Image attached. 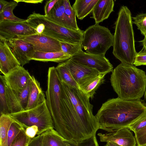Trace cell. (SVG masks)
Segmentation results:
<instances>
[{"label": "cell", "mask_w": 146, "mask_h": 146, "mask_svg": "<svg viewBox=\"0 0 146 146\" xmlns=\"http://www.w3.org/2000/svg\"><path fill=\"white\" fill-rule=\"evenodd\" d=\"M58 0H50L46 1L44 6V15L47 16Z\"/></svg>", "instance_id": "obj_41"}, {"label": "cell", "mask_w": 146, "mask_h": 146, "mask_svg": "<svg viewBox=\"0 0 146 146\" xmlns=\"http://www.w3.org/2000/svg\"><path fill=\"white\" fill-rule=\"evenodd\" d=\"M60 43L62 50L72 57L83 51L81 43H73L62 41H60Z\"/></svg>", "instance_id": "obj_28"}, {"label": "cell", "mask_w": 146, "mask_h": 146, "mask_svg": "<svg viewBox=\"0 0 146 146\" xmlns=\"http://www.w3.org/2000/svg\"><path fill=\"white\" fill-rule=\"evenodd\" d=\"M3 76L6 85L14 91L18 92L27 86L31 76L27 70L20 66Z\"/></svg>", "instance_id": "obj_13"}, {"label": "cell", "mask_w": 146, "mask_h": 146, "mask_svg": "<svg viewBox=\"0 0 146 146\" xmlns=\"http://www.w3.org/2000/svg\"><path fill=\"white\" fill-rule=\"evenodd\" d=\"M141 42L143 48L142 50L146 52V36H145L144 38L139 41Z\"/></svg>", "instance_id": "obj_44"}, {"label": "cell", "mask_w": 146, "mask_h": 146, "mask_svg": "<svg viewBox=\"0 0 146 146\" xmlns=\"http://www.w3.org/2000/svg\"><path fill=\"white\" fill-rule=\"evenodd\" d=\"M30 85V80L27 86L22 91L18 92L14 91L18 94L20 103L24 110H26L27 105Z\"/></svg>", "instance_id": "obj_34"}, {"label": "cell", "mask_w": 146, "mask_h": 146, "mask_svg": "<svg viewBox=\"0 0 146 146\" xmlns=\"http://www.w3.org/2000/svg\"><path fill=\"white\" fill-rule=\"evenodd\" d=\"M69 146H99L96 135L82 141L74 142L66 141Z\"/></svg>", "instance_id": "obj_33"}, {"label": "cell", "mask_w": 146, "mask_h": 146, "mask_svg": "<svg viewBox=\"0 0 146 146\" xmlns=\"http://www.w3.org/2000/svg\"><path fill=\"white\" fill-rule=\"evenodd\" d=\"M146 113V105L140 100H128L118 97L103 103L95 115L99 129L110 132L128 128Z\"/></svg>", "instance_id": "obj_1"}, {"label": "cell", "mask_w": 146, "mask_h": 146, "mask_svg": "<svg viewBox=\"0 0 146 146\" xmlns=\"http://www.w3.org/2000/svg\"><path fill=\"white\" fill-rule=\"evenodd\" d=\"M38 132V128L36 125H33L27 127L25 129V133L26 135L29 138L32 139L37 135Z\"/></svg>", "instance_id": "obj_39"}, {"label": "cell", "mask_w": 146, "mask_h": 146, "mask_svg": "<svg viewBox=\"0 0 146 146\" xmlns=\"http://www.w3.org/2000/svg\"><path fill=\"white\" fill-rule=\"evenodd\" d=\"M111 84L118 97L128 100H140L146 87V75L133 65L121 63L112 72Z\"/></svg>", "instance_id": "obj_2"}, {"label": "cell", "mask_w": 146, "mask_h": 146, "mask_svg": "<svg viewBox=\"0 0 146 146\" xmlns=\"http://www.w3.org/2000/svg\"><path fill=\"white\" fill-rule=\"evenodd\" d=\"M71 57V56L64 53L62 50L54 52H35L31 60L60 63L64 62Z\"/></svg>", "instance_id": "obj_21"}, {"label": "cell", "mask_w": 146, "mask_h": 146, "mask_svg": "<svg viewBox=\"0 0 146 146\" xmlns=\"http://www.w3.org/2000/svg\"><path fill=\"white\" fill-rule=\"evenodd\" d=\"M16 38L21 39L31 44L35 52H54L62 50L60 41L44 35H19Z\"/></svg>", "instance_id": "obj_11"}, {"label": "cell", "mask_w": 146, "mask_h": 146, "mask_svg": "<svg viewBox=\"0 0 146 146\" xmlns=\"http://www.w3.org/2000/svg\"><path fill=\"white\" fill-rule=\"evenodd\" d=\"M0 115L9 114L6 96L5 83L2 75L0 76Z\"/></svg>", "instance_id": "obj_29"}, {"label": "cell", "mask_w": 146, "mask_h": 146, "mask_svg": "<svg viewBox=\"0 0 146 146\" xmlns=\"http://www.w3.org/2000/svg\"><path fill=\"white\" fill-rule=\"evenodd\" d=\"M133 23L135 24L140 30L141 34L146 36V13H141L132 17Z\"/></svg>", "instance_id": "obj_31"}, {"label": "cell", "mask_w": 146, "mask_h": 146, "mask_svg": "<svg viewBox=\"0 0 146 146\" xmlns=\"http://www.w3.org/2000/svg\"><path fill=\"white\" fill-rule=\"evenodd\" d=\"M107 143L108 146H122L114 142H108Z\"/></svg>", "instance_id": "obj_45"}, {"label": "cell", "mask_w": 146, "mask_h": 146, "mask_svg": "<svg viewBox=\"0 0 146 146\" xmlns=\"http://www.w3.org/2000/svg\"><path fill=\"white\" fill-rule=\"evenodd\" d=\"M102 142L115 143L122 146H136V141L130 130L128 128L119 129L105 133L98 134Z\"/></svg>", "instance_id": "obj_14"}, {"label": "cell", "mask_w": 146, "mask_h": 146, "mask_svg": "<svg viewBox=\"0 0 146 146\" xmlns=\"http://www.w3.org/2000/svg\"><path fill=\"white\" fill-rule=\"evenodd\" d=\"M30 83L29 97L26 110L36 107L46 100L45 96L39 82L33 76L31 77Z\"/></svg>", "instance_id": "obj_18"}, {"label": "cell", "mask_w": 146, "mask_h": 146, "mask_svg": "<svg viewBox=\"0 0 146 146\" xmlns=\"http://www.w3.org/2000/svg\"><path fill=\"white\" fill-rule=\"evenodd\" d=\"M99 0H76L72 7L78 19L82 20L91 13Z\"/></svg>", "instance_id": "obj_22"}, {"label": "cell", "mask_w": 146, "mask_h": 146, "mask_svg": "<svg viewBox=\"0 0 146 146\" xmlns=\"http://www.w3.org/2000/svg\"><path fill=\"white\" fill-rule=\"evenodd\" d=\"M133 65L135 66L146 65V52L142 49L140 52L137 53Z\"/></svg>", "instance_id": "obj_38"}, {"label": "cell", "mask_w": 146, "mask_h": 146, "mask_svg": "<svg viewBox=\"0 0 146 146\" xmlns=\"http://www.w3.org/2000/svg\"><path fill=\"white\" fill-rule=\"evenodd\" d=\"M32 139L28 137L25 133V129L20 131L11 146H28Z\"/></svg>", "instance_id": "obj_32"}, {"label": "cell", "mask_w": 146, "mask_h": 146, "mask_svg": "<svg viewBox=\"0 0 146 146\" xmlns=\"http://www.w3.org/2000/svg\"><path fill=\"white\" fill-rule=\"evenodd\" d=\"M55 68L61 81L72 87L80 89L78 84L73 78L65 61L59 63Z\"/></svg>", "instance_id": "obj_25"}, {"label": "cell", "mask_w": 146, "mask_h": 146, "mask_svg": "<svg viewBox=\"0 0 146 146\" xmlns=\"http://www.w3.org/2000/svg\"><path fill=\"white\" fill-rule=\"evenodd\" d=\"M46 16L60 26L76 31L80 29L71 22L65 13L64 0H58Z\"/></svg>", "instance_id": "obj_17"}, {"label": "cell", "mask_w": 146, "mask_h": 146, "mask_svg": "<svg viewBox=\"0 0 146 146\" xmlns=\"http://www.w3.org/2000/svg\"><path fill=\"white\" fill-rule=\"evenodd\" d=\"M114 2L113 0H99L92 12L91 18L96 24H99L108 18L113 11Z\"/></svg>", "instance_id": "obj_19"}, {"label": "cell", "mask_w": 146, "mask_h": 146, "mask_svg": "<svg viewBox=\"0 0 146 146\" xmlns=\"http://www.w3.org/2000/svg\"><path fill=\"white\" fill-rule=\"evenodd\" d=\"M7 42L11 52L21 66L29 63L35 52L33 45L17 38Z\"/></svg>", "instance_id": "obj_12"}, {"label": "cell", "mask_w": 146, "mask_h": 146, "mask_svg": "<svg viewBox=\"0 0 146 146\" xmlns=\"http://www.w3.org/2000/svg\"><path fill=\"white\" fill-rule=\"evenodd\" d=\"M64 12L66 16L71 22L76 26H78L76 15L74 11L70 5L68 0H64Z\"/></svg>", "instance_id": "obj_35"}, {"label": "cell", "mask_w": 146, "mask_h": 146, "mask_svg": "<svg viewBox=\"0 0 146 146\" xmlns=\"http://www.w3.org/2000/svg\"><path fill=\"white\" fill-rule=\"evenodd\" d=\"M72 60L95 69L101 73L112 72L113 67L105 55H96L83 51L72 56Z\"/></svg>", "instance_id": "obj_10"}, {"label": "cell", "mask_w": 146, "mask_h": 146, "mask_svg": "<svg viewBox=\"0 0 146 146\" xmlns=\"http://www.w3.org/2000/svg\"><path fill=\"white\" fill-rule=\"evenodd\" d=\"M37 34L35 30L25 21L4 20L0 22V40L7 41L18 36Z\"/></svg>", "instance_id": "obj_9"}, {"label": "cell", "mask_w": 146, "mask_h": 146, "mask_svg": "<svg viewBox=\"0 0 146 146\" xmlns=\"http://www.w3.org/2000/svg\"><path fill=\"white\" fill-rule=\"evenodd\" d=\"M146 125V113L131 124L128 128L135 133Z\"/></svg>", "instance_id": "obj_36"}, {"label": "cell", "mask_w": 146, "mask_h": 146, "mask_svg": "<svg viewBox=\"0 0 146 146\" xmlns=\"http://www.w3.org/2000/svg\"><path fill=\"white\" fill-rule=\"evenodd\" d=\"M28 146H43L42 134L37 135L32 138Z\"/></svg>", "instance_id": "obj_40"}, {"label": "cell", "mask_w": 146, "mask_h": 146, "mask_svg": "<svg viewBox=\"0 0 146 146\" xmlns=\"http://www.w3.org/2000/svg\"><path fill=\"white\" fill-rule=\"evenodd\" d=\"M26 21L38 34L44 35L60 41L82 42L83 32L81 29L76 31L60 26L44 15L34 11L28 17Z\"/></svg>", "instance_id": "obj_4"}, {"label": "cell", "mask_w": 146, "mask_h": 146, "mask_svg": "<svg viewBox=\"0 0 146 146\" xmlns=\"http://www.w3.org/2000/svg\"><path fill=\"white\" fill-rule=\"evenodd\" d=\"M9 115L20 123L25 129L33 125L37 126V135L54 128L52 117L46 100L32 108Z\"/></svg>", "instance_id": "obj_7"}, {"label": "cell", "mask_w": 146, "mask_h": 146, "mask_svg": "<svg viewBox=\"0 0 146 146\" xmlns=\"http://www.w3.org/2000/svg\"><path fill=\"white\" fill-rule=\"evenodd\" d=\"M9 2L4 0H0V13L2 11L4 7Z\"/></svg>", "instance_id": "obj_43"}, {"label": "cell", "mask_w": 146, "mask_h": 146, "mask_svg": "<svg viewBox=\"0 0 146 146\" xmlns=\"http://www.w3.org/2000/svg\"><path fill=\"white\" fill-rule=\"evenodd\" d=\"M65 62L79 86L93 76L100 73L96 70L74 61L71 58Z\"/></svg>", "instance_id": "obj_15"}, {"label": "cell", "mask_w": 146, "mask_h": 146, "mask_svg": "<svg viewBox=\"0 0 146 146\" xmlns=\"http://www.w3.org/2000/svg\"><path fill=\"white\" fill-rule=\"evenodd\" d=\"M61 87L70 100L77 113L83 123L96 133L99 129L95 116L93 114V106L90 98L82 90L61 81Z\"/></svg>", "instance_id": "obj_6"}, {"label": "cell", "mask_w": 146, "mask_h": 146, "mask_svg": "<svg viewBox=\"0 0 146 146\" xmlns=\"http://www.w3.org/2000/svg\"><path fill=\"white\" fill-rule=\"evenodd\" d=\"M107 74L99 73L93 76L79 85L80 89L92 99L96 90L104 82Z\"/></svg>", "instance_id": "obj_20"}, {"label": "cell", "mask_w": 146, "mask_h": 146, "mask_svg": "<svg viewBox=\"0 0 146 146\" xmlns=\"http://www.w3.org/2000/svg\"><path fill=\"white\" fill-rule=\"evenodd\" d=\"M18 3L15 0L9 2L0 13V22L4 20L23 22L26 19H22L16 17L13 11L17 5Z\"/></svg>", "instance_id": "obj_27"}, {"label": "cell", "mask_w": 146, "mask_h": 146, "mask_svg": "<svg viewBox=\"0 0 146 146\" xmlns=\"http://www.w3.org/2000/svg\"><path fill=\"white\" fill-rule=\"evenodd\" d=\"M18 3L20 2H23L28 3H42L43 1L42 0H15Z\"/></svg>", "instance_id": "obj_42"}, {"label": "cell", "mask_w": 146, "mask_h": 146, "mask_svg": "<svg viewBox=\"0 0 146 146\" xmlns=\"http://www.w3.org/2000/svg\"><path fill=\"white\" fill-rule=\"evenodd\" d=\"M113 35L108 28L95 24L83 32L81 44L87 53L105 55L113 46Z\"/></svg>", "instance_id": "obj_5"}, {"label": "cell", "mask_w": 146, "mask_h": 146, "mask_svg": "<svg viewBox=\"0 0 146 146\" xmlns=\"http://www.w3.org/2000/svg\"><path fill=\"white\" fill-rule=\"evenodd\" d=\"M46 96V104L54 127L60 121L62 111L61 81L54 66L50 67L48 69Z\"/></svg>", "instance_id": "obj_8"}, {"label": "cell", "mask_w": 146, "mask_h": 146, "mask_svg": "<svg viewBox=\"0 0 146 146\" xmlns=\"http://www.w3.org/2000/svg\"><path fill=\"white\" fill-rule=\"evenodd\" d=\"M114 24L113 54L121 63L133 65L137 52L131 13L127 6L121 7Z\"/></svg>", "instance_id": "obj_3"}, {"label": "cell", "mask_w": 146, "mask_h": 146, "mask_svg": "<svg viewBox=\"0 0 146 146\" xmlns=\"http://www.w3.org/2000/svg\"><path fill=\"white\" fill-rule=\"evenodd\" d=\"M134 133L137 146H146V125Z\"/></svg>", "instance_id": "obj_37"}, {"label": "cell", "mask_w": 146, "mask_h": 146, "mask_svg": "<svg viewBox=\"0 0 146 146\" xmlns=\"http://www.w3.org/2000/svg\"><path fill=\"white\" fill-rule=\"evenodd\" d=\"M5 87L9 114L24 110L21 104L17 93L7 86L5 84Z\"/></svg>", "instance_id": "obj_24"}, {"label": "cell", "mask_w": 146, "mask_h": 146, "mask_svg": "<svg viewBox=\"0 0 146 146\" xmlns=\"http://www.w3.org/2000/svg\"><path fill=\"white\" fill-rule=\"evenodd\" d=\"M13 118L9 115L2 114L0 117V146H8V131Z\"/></svg>", "instance_id": "obj_26"}, {"label": "cell", "mask_w": 146, "mask_h": 146, "mask_svg": "<svg viewBox=\"0 0 146 146\" xmlns=\"http://www.w3.org/2000/svg\"><path fill=\"white\" fill-rule=\"evenodd\" d=\"M104 146H108L107 143Z\"/></svg>", "instance_id": "obj_47"}, {"label": "cell", "mask_w": 146, "mask_h": 146, "mask_svg": "<svg viewBox=\"0 0 146 146\" xmlns=\"http://www.w3.org/2000/svg\"><path fill=\"white\" fill-rule=\"evenodd\" d=\"M13 121L10 125L8 132V146H11L21 130L24 128L20 123L13 118Z\"/></svg>", "instance_id": "obj_30"}, {"label": "cell", "mask_w": 146, "mask_h": 146, "mask_svg": "<svg viewBox=\"0 0 146 146\" xmlns=\"http://www.w3.org/2000/svg\"><path fill=\"white\" fill-rule=\"evenodd\" d=\"M144 99H145V100L146 102V87L145 91V92L144 93Z\"/></svg>", "instance_id": "obj_46"}, {"label": "cell", "mask_w": 146, "mask_h": 146, "mask_svg": "<svg viewBox=\"0 0 146 146\" xmlns=\"http://www.w3.org/2000/svg\"><path fill=\"white\" fill-rule=\"evenodd\" d=\"M21 66L10 50L6 41L0 40V70L5 75Z\"/></svg>", "instance_id": "obj_16"}, {"label": "cell", "mask_w": 146, "mask_h": 146, "mask_svg": "<svg viewBox=\"0 0 146 146\" xmlns=\"http://www.w3.org/2000/svg\"><path fill=\"white\" fill-rule=\"evenodd\" d=\"M42 134L43 146H69L66 140L54 129H50Z\"/></svg>", "instance_id": "obj_23"}]
</instances>
